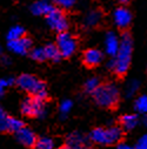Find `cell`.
I'll return each mask as SVG.
<instances>
[{
    "label": "cell",
    "mask_w": 147,
    "mask_h": 149,
    "mask_svg": "<svg viewBox=\"0 0 147 149\" xmlns=\"http://www.w3.org/2000/svg\"><path fill=\"white\" fill-rule=\"evenodd\" d=\"M132 51H133V41L128 34H123L120 38V46L114 55L113 60L109 62L111 68L118 75H124L128 70L131 60H132Z\"/></svg>",
    "instance_id": "6da1fadb"
},
{
    "label": "cell",
    "mask_w": 147,
    "mask_h": 149,
    "mask_svg": "<svg viewBox=\"0 0 147 149\" xmlns=\"http://www.w3.org/2000/svg\"><path fill=\"white\" fill-rule=\"evenodd\" d=\"M95 102L104 108L114 107L120 97V91L118 86L113 82H108L105 85H100L98 89L93 93Z\"/></svg>",
    "instance_id": "7a4b0ae2"
},
{
    "label": "cell",
    "mask_w": 147,
    "mask_h": 149,
    "mask_svg": "<svg viewBox=\"0 0 147 149\" xmlns=\"http://www.w3.org/2000/svg\"><path fill=\"white\" fill-rule=\"evenodd\" d=\"M121 136L123 130L118 126H112L108 128H95L90 134L91 141L100 146H111L118 143Z\"/></svg>",
    "instance_id": "3957f363"
},
{
    "label": "cell",
    "mask_w": 147,
    "mask_h": 149,
    "mask_svg": "<svg viewBox=\"0 0 147 149\" xmlns=\"http://www.w3.org/2000/svg\"><path fill=\"white\" fill-rule=\"evenodd\" d=\"M17 85L22 91L33 94L34 96L45 100L47 97V91L45 84L39 80L36 77L31 75V74H22L17 79Z\"/></svg>",
    "instance_id": "277c9868"
},
{
    "label": "cell",
    "mask_w": 147,
    "mask_h": 149,
    "mask_svg": "<svg viewBox=\"0 0 147 149\" xmlns=\"http://www.w3.org/2000/svg\"><path fill=\"white\" fill-rule=\"evenodd\" d=\"M21 111L29 118H44L46 114V106L44 100L33 95V97H28L22 102Z\"/></svg>",
    "instance_id": "5b68a950"
},
{
    "label": "cell",
    "mask_w": 147,
    "mask_h": 149,
    "mask_svg": "<svg viewBox=\"0 0 147 149\" xmlns=\"http://www.w3.org/2000/svg\"><path fill=\"white\" fill-rule=\"evenodd\" d=\"M57 46L60 51L61 56L64 58H69L71 55L74 54L77 51V41L73 36L65 32H60L58 38H57Z\"/></svg>",
    "instance_id": "8992f818"
},
{
    "label": "cell",
    "mask_w": 147,
    "mask_h": 149,
    "mask_svg": "<svg viewBox=\"0 0 147 149\" xmlns=\"http://www.w3.org/2000/svg\"><path fill=\"white\" fill-rule=\"evenodd\" d=\"M47 25L55 32H65L68 28V21L66 15L57 8H53L47 15H46Z\"/></svg>",
    "instance_id": "52a82bcc"
},
{
    "label": "cell",
    "mask_w": 147,
    "mask_h": 149,
    "mask_svg": "<svg viewBox=\"0 0 147 149\" xmlns=\"http://www.w3.org/2000/svg\"><path fill=\"white\" fill-rule=\"evenodd\" d=\"M7 47L10 48V51H12L15 54L19 55H24L26 54L31 47H32V41L31 39L26 38V36H21L19 39H14V40H8L7 42Z\"/></svg>",
    "instance_id": "ba28073f"
},
{
    "label": "cell",
    "mask_w": 147,
    "mask_h": 149,
    "mask_svg": "<svg viewBox=\"0 0 147 149\" xmlns=\"http://www.w3.org/2000/svg\"><path fill=\"white\" fill-rule=\"evenodd\" d=\"M113 20L118 28L125 29L132 22V13L125 7H119L113 13Z\"/></svg>",
    "instance_id": "9c48e42d"
},
{
    "label": "cell",
    "mask_w": 147,
    "mask_h": 149,
    "mask_svg": "<svg viewBox=\"0 0 147 149\" xmlns=\"http://www.w3.org/2000/svg\"><path fill=\"white\" fill-rule=\"evenodd\" d=\"M15 136H17L18 142L20 144L25 146V147H33L36 143V136H35V134L33 133L32 129H29V128H27L25 126L15 133Z\"/></svg>",
    "instance_id": "30bf717a"
},
{
    "label": "cell",
    "mask_w": 147,
    "mask_h": 149,
    "mask_svg": "<svg viewBox=\"0 0 147 149\" xmlns=\"http://www.w3.org/2000/svg\"><path fill=\"white\" fill-rule=\"evenodd\" d=\"M104 46H105V52L108 55L114 56L119 49V46H120V38H118V35L116 33L108 32L105 36Z\"/></svg>",
    "instance_id": "8fae6325"
},
{
    "label": "cell",
    "mask_w": 147,
    "mask_h": 149,
    "mask_svg": "<svg viewBox=\"0 0 147 149\" xmlns=\"http://www.w3.org/2000/svg\"><path fill=\"white\" fill-rule=\"evenodd\" d=\"M87 144V139L85 135H83L79 132H74L67 136L66 139V148L71 149H80L86 147Z\"/></svg>",
    "instance_id": "7c38bea8"
},
{
    "label": "cell",
    "mask_w": 147,
    "mask_h": 149,
    "mask_svg": "<svg viewBox=\"0 0 147 149\" xmlns=\"http://www.w3.org/2000/svg\"><path fill=\"white\" fill-rule=\"evenodd\" d=\"M102 60H104V53L97 48H90L84 53V62L90 67L98 66L99 63L102 62Z\"/></svg>",
    "instance_id": "4fadbf2b"
},
{
    "label": "cell",
    "mask_w": 147,
    "mask_h": 149,
    "mask_svg": "<svg viewBox=\"0 0 147 149\" xmlns=\"http://www.w3.org/2000/svg\"><path fill=\"white\" fill-rule=\"evenodd\" d=\"M54 7L48 0H36L31 6V11L34 15H47Z\"/></svg>",
    "instance_id": "5bb4252c"
},
{
    "label": "cell",
    "mask_w": 147,
    "mask_h": 149,
    "mask_svg": "<svg viewBox=\"0 0 147 149\" xmlns=\"http://www.w3.org/2000/svg\"><path fill=\"white\" fill-rule=\"evenodd\" d=\"M139 125V118L136 114H126L121 118V127L125 130H133Z\"/></svg>",
    "instance_id": "9a60e30c"
},
{
    "label": "cell",
    "mask_w": 147,
    "mask_h": 149,
    "mask_svg": "<svg viewBox=\"0 0 147 149\" xmlns=\"http://www.w3.org/2000/svg\"><path fill=\"white\" fill-rule=\"evenodd\" d=\"M101 21V12L93 10L91 12H88L84 19V24L86 27H95L97 25H99Z\"/></svg>",
    "instance_id": "2e32d148"
},
{
    "label": "cell",
    "mask_w": 147,
    "mask_h": 149,
    "mask_svg": "<svg viewBox=\"0 0 147 149\" xmlns=\"http://www.w3.org/2000/svg\"><path fill=\"white\" fill-rule=\"evenodd\" d=\"M45 48V54H46V59L47 60H52V61H58L60 58H61V54H60V51L58 48L57 45H47L44 47Z\"/></svg>",
    "instance_id": "e0dca14e"
},
{
    "label": "cell",
    "mask_w": 147,
    "mask_h": 149,
    "mask_svg": "<svg viewBox=\"0 0 147 149\" xmlns=\"http://www.w3.org/2000/svg\"><path fill=\"white\" fill-rule=\"evenodd\" d=\"M134 108L139 114L147 113V95H140L134 102Z\"/></svg>",
    "instance_id": "ac0fdd59"
},
{
    "label": "cell",
    "mask_w": 147,
    "mask_h": 149,
    "mask_svg": "<svg viewBox=\"0 0 147 149\" xmlns=\"http://www.w3.org/2000/svg\"><path fill=\"white\" fill-rule=\"evenodd\" d=\"M25 35V29L21 26H13L8 29L7 32V40H14V39H19L21 36Z\"/></svg>",
    "instance_id": "d6986e66"
},
{
    "label": "cell",
    "mask_w": 147,
    "mask_h": 149,
    "mask_svg": "<svg viewBox=\"0 0 147 149\" xmlns=\"http://www.w3.org/2000/svg\"><path fill=\"white\" fill-rule=\"evenodd\" d=\"M139 87H140L139 81H136V80H131V81L126 85V87H125V95H126V97H133V96L138 93Z\"/></svg>",
    "instance_id": "ffe728a7"
},
{
    "label": "cell",
    "mask_w": 147,
    "mask_h": 149,
    "mask_svg": "<svg viewBox=\"0 0 147 149\" xmlns=\"http://www.w3.org/2000/svg\"><path fill=\"white\" fill-rule=\"evenodd\" d=\"M35 147L39 149H52L54 147V141L47 136H44L39 140H36Z\"/></svg>",
    "instance_id": "44dd1931"
},
{
    "label": "cell",
    "mask_w": 147,
    "mask_h": 149,
    "mask_svg": "<svg viewBox=\"0 0 147 149\" xmlns=\"http://www.w3.org/2000/svg\"><path fill=\"white\" fill-rule=\"evenodd\" d=\"M8 114L4 110L3 107H0V132H6L8 130V122H10Z\"/></svg>",
    "instance_id": "7402d4cb"
},
{
    "label": "cell",
    "mask_w": 147,
    "mask_h": 149,
    "mask_svg": "<svg viewBox=\"0 0 147 149\" xmlns=\"http://www.w3.org/2000/svg\"><path fill=\"white\" fill-rule=\"evenodd\" d=\"M99 86H100L99 79L95 78V77H93V78H90V79L85 82V91H86L87 93H94V92L98 89Z\"/></svg>",
    "instance_id": "603a6c76"
},
{
    "label": "cell",
    "mask_w": 147,
    "mask_h": 149,
    "mask_svg": "<svg viewBox=\"0 0 147 149\" xmlns=\"http://www.w3.org/2000/svg\"><path fill=\"white\" fill-rule=\"evenodd\" d=\"M31 56L35 61H44L46 60V54H45V48L44 47H38L31 51Z\"/></svg>",
    "instance_id": "cb8c5ba5"
},
{
    "label": "cell",
    "mask_w": 147,
    "mask_h": 149,
    "mask_svg": "<svg viewBox=\"0 0 147 149\" xmlns=\"http://www.w3.org/2000/svg\"><path fill=\"white\" fill-rule=\"evenodd\" d=\"M24 122L19 119H15V118H10V122H8V130L10 132H14L17 133L19 129H21L24 127Z\"/></svg>",
    "instance_id": "d4e9b609"
},
{
    "label": "cell",
    "mask_w": 147,
    "mask_h": 149,
    "mask_svg": "<svg viewBox=\"0 0 147 149\" xmlns=\"http://www.w3.org/2000/svg\"><path fill=\"white\" fill-rule=\"evenodd\" d=\"M72 106H73V102H72L71 100H64V101L60 103V107H59L60 113H61L62 115H66L68 111L72 109Z\"/></svg>",
    "instance_id": "484cf974"
},
{
    "label": "cell",
    "mask_w": 147,
    "mask_h": 149,
    "mask_svg": "<svg viewBox=\"0 0 147 149\" xmlns=\"http://www.w3.org/2000/svg\"><path fill=\"white\" fill-rule=\"evenodd\" d=\"M53 1L62 8H71L73 5L76 4L77 0H53Z\"/></svg>",
    "instance_id": "4316f807"
},
{
    "label": "cell",
    "mask_w": 147,
    "mask_h": 149,
    "mask_svg": "<svg viewBox=\"0 0 147 149\" xmlns=\"http://www.w3.org/2000/svg\"><path fill=\"white\" fill-rule=\"evenodd\" d=\"M135 148H138V149H147V134L142 135L138 140V142L135 144Z\"/></svg>",
    "instance_id": "83f0119b"
},
{
    "label": "cell",
    "mask_w": 147,
    "mask_h": 149,
    "mask_svg": "<svg viewBox=\"0 0 147 149\" xmlns=\"http://www.w3.org/2000/svg\"><path fill=\"white\" fill-rule=\"evenodd\" d=\"M0 84H1L5 88L6 87H10L14 84V79L13 78H4V79H0Z\"/></svg>",
    "instance_id": "f1b7e54d"
},
{
    "label": "cell",
    "mask_w": 147,
    "mask_h": 149,
    "mask_svg": "<svg viewBox=\"0 0 147 149\" xmlns=\"http://www.w3.org/2000/svg\"><path fill=\"white\" fill-rule=\"evenodd\" d=\"M117 147H118V149H130V148H131V147H130L127 143H125V142H121V143L118 142Z\"/></svg>",
    "instance_id": "f546056e"
},
{
    "label": "cell",
    "mask_w": 147,
    "mask_h": 149,
    "mask_svg": "<svg viewBox=\"0 0 147 149\" xmlns=\"http://www.w3.org/2000/svg\"><path fill=\"white\" fill-rule=\"evenodd\" d=\"M1 61H3V63L4 65H8L11 61H10V58H7V56H4L3 59H1Z\"/></svg>",
    "instance_id": "4dcf8cb0"
},
{
    "label": "cell",
    "mask_w": 147,
    "mask_h": 149,
    "mask_svg": "<svg viewBox=\"0 0 147 149\" xmlns=\"http://www.w3.org/2000/svg\"><path fill=\"white\" fill-rule=\"evenodd\" d=\"M142 125L147 128V113L146 114H144V119H142Z\"/></svg>",
    "instance_id": "1f68e13d"
},
{
    "label": "cell",
    "mask_w": 147,
    "mask_h": 149,
    "mask_svg": "<svg viewBox=\"0 0 147 149\" xmlns=\"http://www.w3.org/2000/svg\"><path fill=\"white\" fill-rule=\"evenodd\" d=\"M4 91H5V87H4L1 84H0V97L4 95Z\"/></svg>",
    "instance_id": "d6a6232c"
},
{
    "label": "cell",
    "mask_w": 147,
    "mask_h": 149,
    "mask_svg": "<svg viewBox=\"0 0 147 149\" xmlns=\"http://www.w3.org/2000/svg\"><path fill=\"white\" fill-rule=\"evenodd\" d=\"M120 3H123V4H126V3H128V0H119Z\"/></svg>",
    "instance_id": "836d02e7"
},
{
    "label": "cell",
    "mask_w": 147,
    "mask_h": 149,
    "mask_svg": "<svg viewBox=\"0 0 147 149\" xmlns=\"http://www.w3.org/2000/svg\"><path fill=\"white\" fill-rule=\"evenodd\" d=\"M1 53H3V48H1V45H0V55H1Z\"/></svg>",
    "instance_id": "e575fe53"
}]
</instances>
